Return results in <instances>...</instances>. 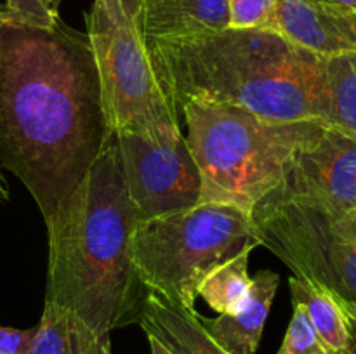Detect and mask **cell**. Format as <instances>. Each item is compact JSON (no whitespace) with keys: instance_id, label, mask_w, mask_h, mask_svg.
I'll return each instance as SVG.
<instances>
[{"instance_id":"cell-1","label":"cell","mask_w":356,"mask_h":354,"mask_svg":"<svg viewBox=\"0 0 356 354\" xmlns=\"http://www.w3.org/2000/svg\"><path fill=\"white\" fill-rule=\"evenodd\" d=\"M113 135L87 33L61 19L0 26V169L26 187L47 236Z\"/></svg>"},{"instance_id":"cell-2","label":"cell","mask_w":356,"mask_h":354,"mask_svg":"<svg viewBox=\"0 0 356 354\" xmlns=\"http://www.w3.org/2000/svg\"><path fill=\"white\" fill-rule=\"evenodd\" d=\"M138 222L113 135L49 236L45 301L75 312L101 339L143 316L148 290L132 259Z\"/></svg>"},{"instance_id":"cell-3","label":"cell","mask_w":356,"mask_h":354,"mask_svg":"<svg viewBox=\"0 0 356 354\" xmlns=\"http://www.w3.org/2000/svg\"><path fill=\"white\" fill-rule=\"evenodd\" d=\"M148 42L177 111L190 101L233 104L278 121H316L322 56L263 28Z\"/></svg>"},{"instance_id":"cell-4","label":"cell","mask_w":356,"mask_h":354,"mask_svg":"<svg viewBox=\"0 0 356 354\" xmlns=\"http://www.w3.org/2000/svg\"><path fill=\"white\" fill-rule=\"evenodd\" d=\"M179 111L200 170V203L235 205L249 214L282 183L296 153L320 127L205 101H190Z\"/></svg>"},{"instance_id":"cell-5","label":"cell","mask_w":356,"mask_h":354,"mask_svg":"<svg viewBox=\"0 0 356 354\" xmlns=\"http://www.w3.org/2000/svg\"><path fill=\"white\" fill-rule=\"evenodd\" d=\"M261 246L249 212L222 203L139 221L132 259L148 292L195 307L205 278L245 250Z\"/></svg>"},{"instance_id":"cell-6","label":"cell","mask_w":356,"mask_h":354,"mask_svg":"<svg viewBox=\"0 0 356 354\" xmlns=\"http://www.w3.org/2000/svg\"><path fill=\"white\" fill-rule=\"evenodd\" d=\"M86 24L113 134L160 139L179 132V111L141 28L110 14L99 0L86 14Z\"/></svg>"},{"instance_id":"cell-7","label":"cell","mask_w":356,"mask_h":354,"mask_svg":"<svg viewBox=\"0 0 356 354\" xmlns=\"http://www.w3.org/2000/svg\"><path fill=\"white\" fill-rule=\"evenodd\" d=\"M250 217L261 246L296 278L356 304V235L350 214L302 201H259Z\"/></svg>"},{"instance_id":"cell-8","label":"cell","mask_w":356,"mask_h":354,"mask_svg":"<svg viewBox=\"0 0 356 354\" xmlns=\"http://www.w3.org/2000/svg\"><path fill=\"white\" fill-rule=\"evenodd\" d=\"M129 198L139 221L200 203L202 177L183 132L160 139L115 134Z\"/></svg>"},{"instance_id":"cell-9","label":"cell","mask_w":356,"mask_h":354,"mask_svg":"<svg viewBox=\"0 0 356 354\" xmlns=\"http://www.w3.org/2000/svg\"><path fill=\"white\" fill-rule=\"evenodd\" d=\"M261 201H302L351 214L356 210V139L320 124L282 183Z\"/></svg>"},{"instance_id":"cell-10","label":"cell","mask_w":356,"mask_h":354,"mask_svg":"<svg viewBox=\"0 0 356 354\" xmlns=\"http://www.w3.org/2000/svg\"><path fill=\"white\" fill-rule=\"evenodd\" d=\"M268 30L320 56L356 51V14H336L315 0H275Z\"/></svg>"},{"instance_id":"cell-11","label":"cell","mask_w":356,"mask_h":354,"mask_svg":"<svg viewBox=\"0 0 356 354\" xmlns=\"http://www.w3.org/2000/svg\"><path fill=\"white\" fill-rule=\"evenodd\" d=\"M278 285L280 276L275 271H259L252 278L245 302L235 312L219 314L218 318L200 314L205 332L228 354H254L259 347Z\"/></svg>"},{"instance_id":"cell-12","label":"cell","mask_w":356,"mask_h":354,"mask_svg":"<svg viewBox=\"0 0 356 354\" xmlns=\"http://www.w3.org/2000/svg\"><path fill=\"white\" fill-rule=\"evenodd\" d=\"M139 325L172 354H228L205 332L197 309L148 292Z\"/></svg>"},{"instance_id":"cell-13","label":"cell","mask_w":356,"mask_h":354,"mask_svg":"<svg viewBox=\"0 0 356 354\" xmlns=\"http://www.w3.org/2000/svg\"><path fill=\"white\" fill-rule=\"evenodd\" d=\"M229 26L226 0H167L143 14L146 40L183 38Z\"/></svg>"},{"instance_id":"cell-14","label":"cell","mask_w":356,"mask_h":354,"mask_svg":"<svg viewBox=\"0 0 356 354\" xmlns=\"http://www.w3.org/2000/svg\"><path fill=\"white\" fill-rule=\"evenodd\" d=\"M292 304L301 305L308 314L327 354H356L346 301L325 287L301 278H289Z\"/></svg>"},{"instance_id":"cell-15","label":"cell","mask_w":356,"mask_h":354,"mask_svg":"<svg viewBox=\"0 0 356 354\" xmlns=\"http://www.w3.org/2000/svg\"><path fill=\"white\" fill-rule=\"evenodd\" d=\"M316 121L356 139V51L322 56Z\"/></svg>"},{"instance_id":"cell-16","label":"cell","mask_w":356,"mask_h":354,"mask_svg":"<svg viewBox=\"0 0 356 354\" xmlns=\"http://www.w3.org/2000/svg\"><path fill=\"white\" fill-rule=\"evenodd\" d=\"M108 344L75 312L45 301L30 354H104Z\"/></svg>"},{"instance_id":"cell-17","label":"cell","mask_w":356,"mask_h":354,"mask_svg":"<svg viewBox=\"0 0 356 354\" xmlns=\"http://www.w3.org/2000/svg\"><path fill=\"white\" fill-rule=\"evenodd\" d=\"M252 250L238 253L212 271L202 283L198 297L219 314L235 312L245 302L249 295L252 278L249 276V260Z\"/></svg>"},{"instance_id":"cell-18","label":"cell","mask_w":356,"mask_h":354,"mask_svg":"<svg viewBox=\"0 0 356 354\" xmlns=\"http://www.w3.org/2000/svg\"><path fill=\"white\" fill-rule=\"evenodd\" d=\"M294 305L292 319L277 354H327L305 309Z\"/></svg>"},{"instance_id":"cell-19","label":"cell","mask_w":356,"mask_h":354,"mask_svg":"<svg viewBox=\"0 0 356 354\" xmlns=\"http://www.w3.org/2000/svg\"><path fill=\"white\" fill-rule=\"evenodd\" d=\"M226 2H228L229 28H240V30L270 28L275 0H226Z\"/></svg>"},{"instance_id":"cell-20","label":"cell","mask_w":356,"mask_h":354,"mask_svg":"<svg viewBox=\"0 0 356 354\" xmlns=\"http://www.w3.org/2000/svg\"><path fill=\"white\" fill-rule=\"evenodd\" d=\"M6 7L17 23L38 28H52L61 17L54 0H6Z\"/></svg>"},{"instance_id":"cell-21","label":"cell","mask_w":356,"mask_h":354,"mask_svg":"<svg viewBox=\"0 0 356 354\" xmlns=\"http://www.w3.org/2000/svg\"><path fill=\"white\" fill-rule=\"evenodd\" d=\"M37 326L28 330L0 325V354H30Z\"/></svg>"},{"instance_id":"cell-22","label":"cell","mask_w":356,"mask_h":354,"mask_svg":"<svg viewBox=\"0 0 356 354\" xmlns=\"http://www.w3.org/2000/svg\"><path fill=\"white\" fill-rule=\"evenodd\" d=\"M104 9L115 16H125L143 30V0H99Z\"/></svg>"},{"instance_id":"cell-23","label":"cell","mask_w":356,"mask_h":354,"mask_svg":"<svg viewBox=\"0 0 356 354\" xmlns=\"http://www.w3.org/2000/svg\"><path fill=\"white\" fill-rule=\"evenodd\" d=\"M327 10H332L343 16H355L356 14V0H315Z\"/></svg>"},{"instance_id":"cell-24","label":"cell","mask_w":356,"mask_h":354,"mask_svg":"<svg viewBox=\"0 0 356 354\" xmlns=\"http://www.w3.org/2000/svg\"><path fill=\"white\" fill-rule=\"evenodd\" d=\"M149 342V349H152V354H172L159 339H155L153 335H146Z\"/></svg>"},{"instance_id":"cell-25","label":"cell","mask_w":356,"mask_h":354,"mask_svg":"<svg viewBox=\"0 0 356 354\" xmlns=\"http://www.w3.org/2000/svg\"><path fill=\"white\" fill-rule=\"evenodd\" d=\"M346 312H348V316H350L351 332H353V339H355V346H356V304L346 301Z\"/></svg>"},{"instance_id":"cell-26","label":"cell","mask_w":356,"mask_h":354,"mask_svg":"<svg viewBox=\"0 0 356 354\" xmlns=\"http://www.w3.org/2000/svg\"><path fill=\"white\" fill-rule=\"evenodd\" d=\"M0 193L3 194V198H6V200H9V184H7L6 177H3L2 169H0Z\"/></svg>"},{"instance_id":"cell-27","label":"cell","mask_w":356,"mask_h":354,"mask_svg":"<svg viewBox=\"0 0 356 354\" xmlns=\"http://www.w3.org/2000/svg\"><path fill=\"white\" fill-rule=\"evenodd\" d=\"M10 19H16V17L13 16V12H10L7 7H0V26H2L3 23H7V21Z\"/></svg>"},{"instance_id":"cell-28","label":"cell","mask_w":356,"mask_h":354,"mask_svg":"<svg viewBox=\"0 0 356 354\" xmlns=\"http://www.w3.org/2000/svg\"><path fill=\"white\" fill-rule=\"evenodd\" d=\"M162 2H167V0H143V9H149V7H155V6H159V3H162ZM145 14V12H143Z\"/></svg>"},{"instance_id":"cell-29","label":"cell","mask_w":356,"mask_h":354,"mask_svg":"<svg viewBox=\"0 0 356 354\" xmlns=\"http://www.w3.org/2000/svg\"><path fill=\"white\" fill-rule=\"evenodd\" d=\"M350 222H351V226H353V231H355V235H356V210H353L350 214Z\"/></svg>"},{"instance_id":"cell-30","label":"cell","mask_w":356,"mask_h":354,"mask_svg":"<svg viewBox=\"0 0 356 354\" xmlns=\"http://www.w3.org/2000/svg\"><path fill=\"white\" fill-rule=\"evenodd\" d=\"M104 354H111V344H108V346L104 347Z\"/></svg>"},{"instance_id":"cell-31","label":"cell","mask_w":356,"mask_h":354,"mask_svg":"<svg viewBox=\"0 0 356 354\" xmlns=\"http://www.w3.org/2000/svg\"><path fill=\"white\" fill-rule=\"evenodd\" d=\"M6 198H3V194L2 193H0V203H6Z\"/></svg>"},{"instance_id":"cell-32","label":"cell","mask_w":356,"mask_h":354,"mask_svg":"<svg viewBox=\"0 0 356 354\" xmlns=\"http://www.w3.org/2000/svg\"><path fill=\"white\" fill-rule=\"evenodd\" d=\"M54 3H56V6H58V3H59V0H54Z\"/></svg>"}]
</instances>
